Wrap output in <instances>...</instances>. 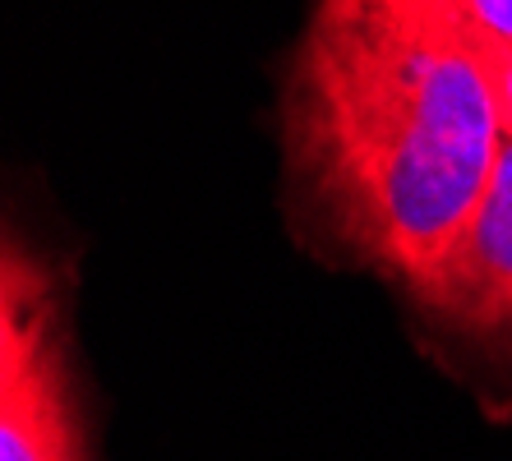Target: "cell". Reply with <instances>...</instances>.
Returning <instances> with one entry per match:
<instances>
[{
  "label": "cell",
  "mask_w": 512,
  "mask_h": 461,
  "mask_svg": "<svg viewBox=\"0 0 512 461\" xmlns=\"http://www.w3.org/2000/svg\"><path fill=\"white\" fill-rule=\"evenodd\" d=\"M503 134L485 51L429 0H314L286 60L282 153L356 263L416 282L476 213Z\"/></svg>",
  "instance_id": "obj_1"
},
{
  "label": "cell",
  "mask_w": 512,
  "mask_h": 461,
  "mask_svg": "<svg viewBox=\"0 0 512 461\" xmlns=\"http://www.w3.org/2000/svg\"><path fill=\"white\" fill-rule=\"evenodd\" d=\"M0 461H88L60 282L14 236L0 259Z\"/></svg>",
  "instance_id": "obj_2"
},
{
  "label": "cell",
  "mask_w": 512,
  "mask_h": 461,
  "mask_svg": "<svg viewBox=\"0 0 512 461\" xmlns=\"http://www.w3.org/2000/svg\"><path fill=\"white\" fill-rule=\"evenodd\" d=\"M429 319L512 355V130L503 134L499 162L476 213L453 245L406 286Z\"/></svg>",
  "instance_id": "obj_3"
},
{
  "label": "cell",
  "mask_w": 512,
  "mask_h": 461,
  "mask_svg": "<svg viewBox=\"0 0 512 461\" xmlns=\"http://www.w3.org/2000/svg\"><path fill=\"white\" fill-rule=\"evenodd\" d=\"M480 47H512V0H429Z\"/></svg>",
  "instance_id": "obj_4"
},
{
  "label": "cell",
  "mask_w": 512,
  "mask_h": 461,
  "mask_svg": "<svg viewBox=\"0 0 512 461\" xmlns=\"http://www.w3.org/2000/svg\"><path fill=\"white\" fill-rule=\"evenodd\" d=\"M480 47V42H476ZM489 65V79H494V93H499V111H503V130H512V47H480Z\"/></svg>",
  "instance_id": "obj_5"
}]
</instances>
